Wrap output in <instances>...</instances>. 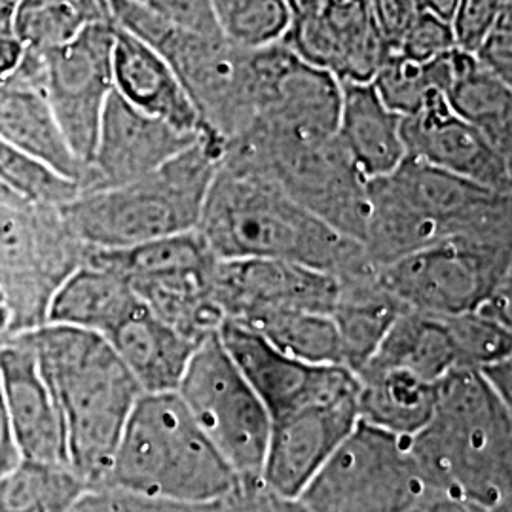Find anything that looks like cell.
<instances>
[{"instance_id":"cell-1","label":"cell","mask_w":512,"mask_h":512,"mask_svg":"<svg viewBox=\"0 0 512 512\" xmlns=\"http://www.w3.org/2000/svg\"><path fill=\"white\" fill-rule=\"evenodd\" d=\"M511 410L478 370L440 382L431 418L408 439L427 495L512 511Z\"/></svg>"},{"instance_id":"cell-2","label":"cell","mask_w":512,"mask_h":512,"mask_svg":"<svg viewBox=\"0 0 512 512\" xmlns=\"http://www.w3.org/2000/svg\"><path fill=\"white\" fill-rule=\"evenodd\" d=\"M198 232L219 260H283L334 277L370 262L363 243L311 215L270 179L226 162L207 192Z\"/></svg>"},{"instance_id":"cell-3","label":"cell","mask_w":512,"mask_h":512,"mask_svg":"<svg viewBox=\"0 0 512 512\" xmlns=\"http://www.w3.org/2000/svg\"><path fill=\"white\" fill-rule=\"evenodd\" d=\"M23 334L59 412L71 471L88 490L103 486L139 385L95 332L46 323Z\"/></svg>"},{"instance_id":"cell-4","label":"cell","mask_w":512,"mask_h":512,"mask_svg":"<svg viewBox=\"0 0 512 512\" xmlns=\"http://www.w3.org/2000/svg\"><path fill=\"white\" fill-rule=\"evenodd\" d=\"M454 239H512V194L408 156L393 173L368 181L363 247L372 264Z\"/></svg>"},{"instance_id":"cell-5","label":"cell","mask_w":512,"mask_h":512,"mask_svg":"<svg viewBox=\"0 0 512 512\" xmlns=\"http://www.w3.org/2000/svg\"><path fill=\"white\" fill-rule=\"evenodd\" d=\"M220 160L222 147L202 135L143 179L78 194L61 207L63 219L92 249H128L198 230Z\"/></svg>"},{"instance_id":"cell-6","label":"cell","mask_w":512,"mask_h":512,"mask_svg":"<svg viewBox=\"0 0 512 512\" xmlns=\"http://www.w3.org/2000/svg\"><path fill=\"white\" fill-rule=\"evenodd\" d=\"M239 484L177 393L139 397L103 482L179 503H217Z\"/></svg>"},{"instance_id":"cell-7","label":"cell","mask_w":512,"mask_h":512,"mask_svg":"<svg viewBox=\"0 0 512 512\" xmlns=\"http://www.w3.org/2000/svg\"><path fill=\"white\" fill-rule=\"evenodd\" d=\"M112 21L162 55L202 122V135L222 150L255 122L251 50L224 37L184 31L143 2L109 0Z\"/></svg>"},{"instance_id":"cell-8","label":"cell","mask_w":512,"mask_h":512,"mask_svg":"<svg viewBox=\"0 0 512 512\" xmlns=\"http://www.w3.org/2000/svg\"><path fill=\"white\" fill-rule=\"evenodd\" d=\"M217 262L198 230L128 249L88 247L84 256V264L124 275L154 317L194 344L224 323L215 302Z\"/></svg>"},{"instance_id":"cell-9","label":"cell","mask_w":512,"mask_h":512,"mask_svg":"<svg viewBox=\"0 0 512 512\" xmlns=\"http://www.w3.org/2000/svg\"><path fill=\"white\" fill-rule=\"evenodd\" d=\"M220 162L270 179L311 215L342 236L363 243L368 181L338 135L325 141L291 143L245 131L226 145Z\"/></svg>"},{"instance_id":"cell-10","label":"cell","mask_w":512,"mask_h":512,"mask_svg":"<svg viewBox=\"0 0 512 512\" xmlns=\"http://www.w3.org/2000/svg\"><path fill=\"white\" fill-rule=\"evenodd\" d=\"M61 207L0 200V296L10 313L8 336L46 325L50 302L84 264Z\"/></svg>"},{"instance_id":"cell-11","label":"cell","mask_w":512,"mask_h":512,"mask_svg":"<svg viewBox=\"0 0 512 512\" xmlns=\"http://www.w3.org/2000/svg\"><path fill=\"white\" fill-rule=\"evenodd\" d=\"M177 395L239 482H260L272 418L219 332L200 342Z\"/></svg>"},{"instance_id":"cell-12","label":"cell","mask_w":512,"mask_h":512,"mask_svg":"<svg viewBox=\"0 0 512 512\" xmlns=\"http://www.w3.org/2000/svg\"><path fill=\"white\" fill-rule=\"evenodd\" d=\"M423 495L408 439L359 420L300 499L311 512H406Z\"/></svg>"},{"instance_id":"cell-13","label":"cell","mask_w":512,"mask_h":512,"mask_svg":"<svg viewBox=\"0 0 512 512\" xmlns=\"http://www.w3.org/2000/svg\"><path fill=\"white\" fill-rule=\"evenodd\" d=\"M404 310L427 315L473 311L512 281V239H454L378 266Z\"/></svg>"},{"instance_id":"cell-14","label":"cell","mask_w":512,"mask_h":512,"mask_svg":"<svg viewBox=\"0 0 512 512\" xmlns=\"http://www.w3.org/2000/svg\"><path fill=\"white\" fill-rule=\"evenodd\" d=\"M251 74L255 122L247 131L291 143L336 135L342 105L336 76L304 61L285 42L251 50Z\"/></svg>"},{"instance_id":"cell-15","label":"cell","mask_w":512,"mask_h":512,"mask_svg":"<svg viewBox=\"0 0 512 512\" xmlns=\"http://www.w3.org/2000/svg\"><path fill=\"white\" fill-rule=\"evenodd\" d=\"M114 21L93 23L73 40L44 52V95L74 156L92 160L112 86Z\"/></svg>"},{"instance_id":"cell-16","label":"cell","mask_w":512,"mask_h":512,"mask_svg":"<svg viewBox=\"0 0 512 512\" xmlns=\"http://www.w3.org/2000/svg\"><path fill=\"white\" fill-rule=\"evenodd\" d=\"M219 336L272 420L359 395L357 376L344 366L300 361L230 321L220 325Z\"/></svg>"},{"instance_id":"cell-17","label":"cell","mask_w":512,"mask_h":512,"mask_svg":"<svg viewBox=\"0 0 512 512\" xmlns=\"http://www.w3.org/2000/svg\"><path fill=\"white\" fill-rule=\"evenodd\" d=\"M281 42L340 82H372L391 52L368 0H321L311 10L296 12Z\"/></svg>"},{"instance_id":"cell-18","label":"cell","mask_w":512,"mask_h":512,"mask_svg":"<svg viewBox=\"0 0 512 512\" xmlns=\"http://www.w3.org/2000/svg\"><path fill=\"white\" fill-rule=\"evenodd\" d=\"M200 137L131 107L112 90L80 194L143 179L192 147Z\"/></svg>"},{"instance_id":"cell-19","label":"cell","mask_w":512,"mask_h":512,"mask_svg":"<svg viewBox=\"0 0 512 512\" xmlns=\"http://www.w3.org/2000/svg\"><path fill=\"white\" fill-rule=\"evenodd\" d=\"M338 296L334 275L283 260H219L215 302L224 321L243 323L274 311L329 313Z\"/></svg>"},{"instance_id":"cell-20","label":"cell","mask_w":512,"mask_h":512,"mask_svg":"<svg viewBox=\"0 0 512 512\" xmlns=\"http://www.w3.org/2000/svg\"><path fill=\"white\" fill-rule=\"evenodd\" d=\"M406 156L465 181L512 194V160L469 122L454 114L442 93L401 122Z\"/></svg>"},{"instance_id":"cell-21","label":"cell","mask_w":512,"mask_h":512,"mask_svg":"<svg viewBox=\"0 0 512 512\" xmlns=\"http://www.w3.org/2000/svg\"><path fill=\"white\" fill-rule=\"evenodd\" d=\"M357 423V397L275 418L262 467V484L277 494L300 497Z\"/></svg>"},{"instance_id":"cell-22","label":"cell","mask_w":512,"mask_h":512,"mask_svg":"<svg viewBox=\"0 0 512 512\" xmlns=\"http://www.w3.org/2000/svg\"><path fill=\"white\" fill-rule=\"evenodd\" d=\"M0 391L21 459L71 469L59 412L23 332L0 344Z\"/></svg>"},{"instance_id":"cell-23","label":"cell","mask_w":512,"mask_h":512,"mask_svg":"<svg viewBox=\"0 0 512 512\" xmlns=\"http://www.w3.org/2000/svg\"><path fill=\"white\" fill-rule=\"evenodd\" d=\"M112 86L131 107L188 133L202 135V122L164 57L114 23Z\"/></svg>"},{"instance_id":"cell-24","label":"cell","mask_w":512,"mask_h":512,"mask_svg":"<svg viewBox=\"0 0 512 512\" xmlns=\"http://www.w3.org/2000/svg\"><path fill=\"white\" fill-rule=\"evenodd\" d=\"M342 105L338 139L366 181L393 173L406 158L401 122L387 109L372 82H340Z\"/></svg>"},{"instance_id":"cell-25","label":"cell","mask_w":512,"mask_h":512,"mask_svg":"<svg viewBox=\"0 0 512 512\" xmlns=\"http://www.w3.org/2000/svg\"><path fill=\"white\" fill-rule=\"evenodd\" d=\"M143 395L177 393L200 344L184 338L143 306L105 338Z\"/></svg>"},{"instance_id":"cell-26","label":"cell","mask_w":512,"mask_h":512,"mask_svg":"<svg viewBox=\"0 0 512 512\" xmlns=\"http://www.w3.org/2000/svg\"><path fill=\"white\" fill-rule=\"evenodd\" d=\"M336 281L338 296L330 317L338 330L342 365L357 374L404 308L382 285L378 266L372 262L338 275Z\"/></svg>"},{"instance_id":"cell-27","label":"cell","mask_w":512,"mask_h":512,"mask_svg":"<svg viewBox=\"0 0 512 512\" xmlns=\"http://www.w3.org/2000/svg\"><path fill=\"white\" fill-rule=\"evenodd\" d=\"M143 302L128 279L107 268L82 264L54 294L46 323L95 332L109 338Z\"/></svg>"},{"instance_id":"cell-28","label":"cell","mask_w":512,"mask_h":512,"mask_svg":"<svg viewBox=\"0 0 512 512\" xmlns=\"http://www.w3.org/2000/svg\"><path fill=\"white\" fill-rule=\"evenodd\" d=\"M0 139L78 183L82 190L88 169L65 141L44 93L0 82Z\"/></svg>"},{"instance_id":"cell-29","label":"cell","mask_w":512,"mask_h":512,"mask_svg":"<svg viewBox=\"0 0 512 512\" xmlns=\"http://www.w3.org/2000/svg\"><path fill=\"white\" fill-rule=\"evenodd\" d=\"M444 99L461 120L475 126L505 158L512 160V86L484 69L475 55L448 54Z\"/></svg>"},{"instance_id":"cell-30","label":"cell","mask_w":512,"mask_h":512,"mask_svg":"<svg viewBox=\"0 0 512 512\" xmlns=\"http://www.w3.org/2000/svg\"><path fill=\"white\" fill-rule=\"evenodd\" d=\"M366 368L406 370L429 384H440L448 374L459 370L456 349L444 319L412 310L397 315L361 370Z\"/></svg>"},{"instance_id":"cell-31","label":"cell","mask_w":512,"mask_h":512,"mask_svg":"<svg viewBox=\"0 0 512 512\" xmlns=\"http://www.w3.org/2000/svg\"><path fill=\"white\" fill-rule=\"evenodd\" d=\"M355 376L359 420L368 425L410 439L425 427L435 410L439 384L395 368H366Z\"/></svg>"},{"instance_id":"cell-32","label":"cell","mask_w":512,"mask_h":512,"mask_svg":"<svg viewBox=\"0 0 512 512\" xmlns=\"http://www.w3.org/2000/svg\"><path fill=\"white\" fill-rule=\"evenodd\" d=\"M264 338L274 348L313 365H342L338 330L329 313L274 311L236 323ZM346 368V366H344Z\"/></svg>"},{"instance_id":"cell-33","label":"cell","mask_w":512,"mask_h":512,"mask_svg":"<svg viewBox=\"0 0 512 512\" xmlns=\"http://www.w3.org/2000/svg\"><path fill=\"white\" fill-rule=\"evenodd\" d=\"M103 21H112L109 0H18L14 33L25 48L50 52Z\"/></svg>"},{"instance_id":"cell-34","label":"cell","mask_w":512,"mask_h":512,"mask_svg":"<svg viewBox=\"0 0 512 512\" xmlns=\"http://www.w3.org/2000/svg\"><path fill=\"white\" fill-rule=\"evenodd\" d=\"M86 490L67 467L21 459L0 476V512H69Z\"/></svg>"},{"instance_id":"cell-35","label":"cell","mask_w":512,"mask_h":512,"mask_svg":"<svg viewBox=\"0 0 512 512\" xmlns=\"http://www.w3.org/2000/svg\"><path fill=\"white\" fill-rule=\"evenodd\" d=\"M211 8L220 35L243 50L281 42L294 18L289 0H211Z\"/></svg>"},{"instance_id":"cell-36","label":"cell","mask_w":512,"mask_h":512,"mask_svg":"<svg viewBox=\"0 0 512 512\" xmlns=\"http://www.w3.org/2000/svg\"><path fill=\"white\" fill-rule=\"evenodd\" d=\"M0 184L21 202L63 207L80 194V186L37 158L0 139Z\"/></svg>"},{"instance_id":"cell-37","label":"cell","mask_w":512,"mask_h":512,"mask_svg":"<svg viewBox=\"0 0 512 512\" xmlns=\"http://www.w3.org/2000/svg\"><path fill=\"white\" fill-rule=\"evenodd\" d=\"M456 349L459 370H482L512 359V327L480 311L442 317Z\"/></svg>"},{"instance_id":"cell-38","label":"cell","mask_w":512,"mask_h":512,"mask_svg":"<svg viewBox=\"0 0 512 512\" xmlns=\"http://www.w3.org/2000/svg\"><path fill=\"white\" fill-rule=\"evenodd\" d=\"M372 84L387 109L397 112L401 118L420 110L433 93L439 92L431 63L412 61L397 50L385 55Z\"/></svg>"},{"instance_id":"cell-39","label":"cell","mask_w":512,"mask_h":512,"mask_svg":"<svg viewBox=\"0 0 512 512\" xmlns=\"http://www.w3.org/2000/svg\"><path fill=\"white\" fill-rule=\"evenodd\" d=\"M69 512H219V501L179 503L112 486H97L80 495Z\"/></svg>"},{"instance_id":"cell-40","label":"cell","mask_w":512,"mask_h":512,"mask_svg":"<svg viewBox=\"0 0 512 512\" xmlns=\"http://www.w3.org/2000/svg\"><path fill=\"white\" fill-rule=\"evenodd\" d=\"M452 50H456V38L450 21L425 12L416 14L412 25L404 33L401 44L397 46L399 54L418 63H429L442 55L450 54Z\"/></svg>"},{"instance_id":"cell-41","label":"cell","mask_w":512,"mask_h":512,"mask_svg":"<svg viewBox=\"0 0 512 512\" xmlns=\"http://www.w3.org/2000/svg\"><path fill=\"white\" fill-rule=\"evenodd\" d=\"M507 2L511 0H458L454 16L450 19L456 48L475 54Z\"/></svg>"},{"instance_id":"cell-42","label":"cell","mask_w":512,"mask_h":512,"mask_svg":"<svg viewBox=\"0 0 512 512\" xmlns=\"http://www.w3.org/2000/svg\"><path fill=\"white\" fill-rule=\"evenodd\" d=\"M219 512H311L300 497H287L260 482H241L219 501Z\"/></svg>"},{"instance_id":"cell-43","label":"cell","mask_w":512,"mask_h":512,"mask_svg":"<svg viewBox=\"0 0 512 512\" xmlns=\"http://www.w3.org/2000/svg\"><path fill=\"white\" fill-rule=\"evenodd\" d=\"M148 10L184 31L205 37H222L213 16L211 0H143Z\"/></svg>"},{"instance_id":"cell-44","label":"cell","mask_w":512,"mask_h":512,"mask_svg":"<svg viewBox=\"0 0 512 512\" xmlns=\"http://www.w3.org/2000/svg\"><path fill=\"white\" fill-rule=\"evenodd\" d=\"M473 55L484 69L512 86V0L505 4Z\"/></svg>"},{"instance_id":"cell-45","label":"cell","mask_w":512,"mask_h":512,"mask_svg":"<svg viewBox=\"0 0 512 512\" xmlns=\"http://www.w3.org/2000/svg\"><path fill=\"white\" fill-rule=\"evenodd\" d=\"M372 18L389 50H397L418 10L414 0H368Z\"/></svg>"},{"instance_id":"cell-46","label":"cell","mask_w":512,"mask_h":512,"mask_svg":"<svg viewBox=\"0 0 512 512\" xmlns=\"http://www.w3.org/2000/svg\"><path fill=\"white\" fill-rule=\"evenodd\" d=\"M21 461L18 444L12 433V425L8 420L6 408L2 403V391H0V476L10 473Z\"/></svg>"},{"instance_id":"cell-47","label":"cell","mask_w":512,"mask_h":512,"mask_svg":"<svg viewBox=\"0 0 512 512\" xmlns=\"http://www.w3.org/2000/svg\"><path fill=\"white\" fill-rule=\"evenodd\" d=\"M406 512H512V511H486L471 503L458 501L452 497L442 495H423L418 503H414Z\"/></svg>"},{"instance_id":"cell-48","label":"cell","mask_w":512,"mask_h":512,"mask_svg":"<svg viewBox=\"0 0 512 512\" xmlns=\"http://www.w3.org/2000/svg\"><path fill=\"white\" fill-rule=\"evenodd\" d=\"M484 380L490 384L495 393L505 401L511 404L512 395V359L499 361L495 365L486 366L482 370H478Z\"/></svg>"},{"instance_id":"cell-49","label":"cell","mask_w":512,"mask_h":512,"mask_svg":"<svg viewBox=\"0 0 512 512\" xmlns=\"http://www.w3.org/2000/svg\"><path fill=\"white\" fill-rule=\"evenodd\" d=\"M414 4L418 12H425L444 21H450L458 6V0H414Z\"/></svg>"},{"instance_id":"cell-50","label":"cell","mask_w":512,"mask_h":512,"mask_svg":"<svg viewBox=\"0 0 512 512\" xmlns=\"http://www.w3.org/2000/svg\"><path fill=\"white\" fill-rule=\"evenodd\" d=\"M18 0H0V38L16 35L14 18H16Z\"/></svg>"},{"instance_id":"cell-51","label":"cell","mask_w":512,"mask_h":512,"mask_svg":"<svg viewBox=\"0 0 512 512\" xmlns=\"http://www.w3.org/2000/svg\"><path fill=\"white\" fill-rule=\"evenodd\" d=\"M10 330V313L6 310L4 302L0 300V338H6Z\"/></svg>"},{"instance_id":"cell-52","label":"cell","mask_w":512,"mask_h":512,"mask_svg":"<svg viewBox=\"0 0 512 512\" xmlns=\"http://www.w3.org/2000/svg\"><path fill=\"white\" fill-rule=\"evenodd\" d=\"M291 2H293L294 14H296V12H304V10L315 8L321 0H291Z\"/></svg>"},{"instance_id":"cell-53","label":"cell","mask_w":512,"mask_h":512,"mask_svg":"<svg viewBox=\"0 0 512 512\" xmlns=\"http://www.w3.org/2000/svg\"><path fill=\"white\" fill-rule=\"evenodd\" d=\"M0 200H19L14 194H10L2 184H0Z\"/></svg>"},{"instance_id":"cell-54","label":"cell","mask_w":512,"mask_h":512,"mask_svg":"<svg viewBox=\"0 0 512 512\" xmlns=\"http://www.w3.org/2000/svg\"><path fill=\"white\" fill-rule=\"evenodd\" d=\"M135 2H143V0H135Z\"/></svg>"},{"instance_id":"cell-55","label":"cell","mask_w":512,"mask_h":512,"mask_svg":"<svg viewBox=\"0 0 512 512\" xmlns=\"http://www.w3.org/2000/svg\"><path fill=\"white\" fill-rule=\"evenodd\" d=\"M2 340H4V338H0V344H2Z\"/></svg>"},{"instance_id":"cell-56","label":"cell","mask_w":512,"mask_h":512,"mask_svg":"<svg viewBox=\"0 0 512 512\" xmlns=\"http://www.w3.org/2000/svg\"><path fill=\"white\" fill-rule=\"evenodd\" d=\"M289 2H291V0H289ZM291 6H293V2H291ZM293 10H294V8H293Z\"/></svg>"},{"instance_id":"cell-57","label":"cell","mask_w":512,"mask_h":512,"mask_svg":"<svg viewBox=\"0 0 512 512\" xmlns=\"http://www.w3.org/2000/svg\"><path fill=\"white\" fill-rule=\"evenodd\" d=\"M0 300H2V296H0Z\"/></svg>"}]
</instances>
